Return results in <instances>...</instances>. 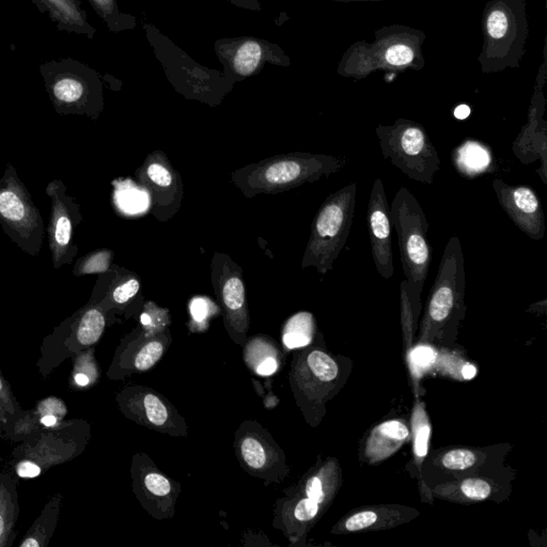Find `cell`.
I'll use <instances>...</instances> for the list:
<instances>
[{
	"label": "cell",
	"instance_id": "cell-1",
	"mask_svg": "<svg viewBox=\"0 0 547 547\" xmlns=\"http://www.w3.org/2000/svg\"><path fill=\"white\" fill-rule=\"evenodd\" d=\"M391 220L398 234L410 304L419 305L432 261L428 218L416 197L408 189L401 188L391 206Z\"/></svg>",
	"mask_w": 547,
	"mask_h": 547
},
{
	"label": "cell",
	"instance_id": "cell-2",
	"mask_svg": "<svg viewBox=\"0 0 547 547\" xmlns=\"http://www.w3.org/2000/svg\"><path fill=\"white\" fill-rule=\"evenodd\" d=\"M88 430L80 419L63 420L52 428L39 426L13 451L16 475L21 479H35L49 468L79 457L88 441Z\"/></svg>",
	"mask_w": 547,
	"mask_h": 547
},
{
	"label": "cell",
	"instance_id": "cell-3",
	"mask_svg": "<svg viewBox=\"0 0 547 547\" xmlns=\"http://www.w3.org/2000/svg\"><path fill=\"white\" fill-rule=\"evenodd\" d=\"M40 73L55 111L62 116L96 118L101 109V85L95 71L72 58L49 60Z\"/></svg>",
	"mask_w": 547,
	"mask_h": 547
},
{
	"label": "cell",
	"instance_id": "cell-4",
	"mask_svg": "<svg viewBox=\"0 0 547 547\" xmlns=\"http://www.w3.org/2000/svg\"><path fill=\"white\" fill-rule=\"evenodd\" d=\"M358 184L351 183L332 194L316 215L303 266H315L321 274L332 270L351 232Z\"/></svg>",
	"mask_w": 547,
	"mask_h": 547
},
{
	"label": "cell",
	"instance_id": "cell-5",
	"mask_svg": "<svg viewBox=\"0 0 547 547\" xmlns=\"http://www.w3.org/2000/svg\"><path fill=\"white\" fill-rule=\"evenodd\" d=\"M0 226L18 248L32 257L40 254L46 226L39 209L13 164L0 178Z\"/></svg>",
	"mask_w": 547,
	"mask_h": 547
},
{
	"label": "cell",
	"instance_id": "cell-6",
	"mask_svg": "<svg viewBox=\"0 0 547 547\" xmlns=\"http://www.w3.org/2000/svg\"><path fill=\"white\" fill-rule=\"evenodd\" d=\"M377 139L385 160L416 182L433 184L441 168L436 147L419 124L398 122L391 127H379Z\"/></svg>",
	"mask_w": 547,
	"mask_h": 547
},
{
	"label": "cell",
	"instance_id": "cell-7",
	"mask_svg": "<svg viewBox=\"0 0 547 547\" xmlns=\"http://www.w3.org/2000/svg\"><path fill=\"white\" fill-rule=\"evenodd\" d=\"M105 327L103 308L91 299L43 339L41 358L37 363L41 375L47 377L64 360L96 346Z\"/></svg>",
	"mask_w": 547,
	"mask_h": 547
},
{
	"label": "cell",
	"instance_id": "cell-8",
	"mask_svg": "<svg viewBox=\"0 0 547 547\" xmlns=\"http://www.w3.org/2000/svg\"><path fill=\"white\" fill-rule=\"evenodd\" d=\"M46 193L51 199V215L46 228L48 248L54 270H60L64 265H72L79 254L74 230L83 221V215L78 201L68 193L63 180L55 179L49 182Z\"/></svg>",
	"mask_w": 547,
	"mask_h": 547
},
{
	"label": "cell",
	"instance_id": "cell-9",
	"mask_svg": "<svg viewBox=\"0 0 547 547\" xmlns=\"http://www.w3.org/2000/svg\"><path fill=\"white\" fill-rule=\"evenodd\" d=\"M493 189L503 211L521 231L539 240L545 235L546 223L543 202L526 185H511L495 179Z\"/></svg>",
	"mask_w": 547,
	"mask_h": 547
},
{
	"label": "cell",
	"instance_id": "cell-10",
	"mask_svg": "<svg viewBox=\"0 0 547 547\" xmlns=\"http://www.w3.org/2000/svg\"><path fill=\"white\" fill-rule=\"evenodd\" d=\"M366 221H368L371 251L376 271L383 278L390 279L395 273L391 206L388 204L385 185L380 178H377L372 186Z\"/></svg>",
	"mask_w": 547,
	"mask_h": 547
},
{
	"label": "cell",
	"instance_id": "cell-11",
	"mask_svg": "<svg viewBox=\"0 0 547 547\" xmlns=\"http://www.w3.org/2000/svg\"><path fill=\"white\" fill-rule=\"evenodd\" d=\"M34 413L26 412L13 395V388L0 371V437L21 442L39 428Z\"/></svg>",
	"mask_w": 547,
	"mask_h": 547
},
{
	"label": "cell",
	"instance_id": "cell-12",
	"mask_svg": "<svg viewBox=\"0 0 547 547\" xmlns=\"http://www.w3.org/2000/svg\"><path fill=\"white\" fill-rule=\"evenodd\" d=\"M41 13H48L58 30L93 39L96 29L87 19L80 0H32Z\"/></svg>",
	"mask_w": 547,
	"mask_h": 547
},
{
	"label": "cell",
	"instance_id": "cell-13",
	"mask_svg": "<svg viewBox=\"0 0 547 547\" xmlns=\"http://www.w3.org/2000/svg\"><path fill=\"white\" fill-rule=\"evenodd\" d=\"M19 484L13 475L0 472V547L13 546L20 517Z\"/></svg>",
	"mask_w": 547,
	"mask_h": 547
},
{
	"label": "cell",
	"instance_id": "cell-14",
	"mask_svg": "<svg viewBox=\"0 0 547 547\" xmlns=\"http://www.w3.org/2000/svg\"><path fill=\"white\" fill-rule=\"evenodd\" d=\"M409 432L408 426L399 420H390L376 426L372 432L366 456L374 461H381L392 455L404 441L408 439Z\"/></svg>",
	"mask_w": 547,
	"mask_h": 547
},
{
	"label": "cell",
	"instance_id": "cell-15",
	"mask_svg": "<svg viewBox=\"0 0 547 547\" xmlns=\"http://www.w3.org/2000/svg\"><path fill=\"white\" fill-rule=\"evenodd\" d=\"M451 158L459 173L467 179L488 172L493 162L489 147L475 140L465 141L452 152Z\"/></svg>",
	"mask_w": 547,
	"mask_h": 547
},
{
	"label": "cell",
	"instance_id": "cell-16",
	"mask_svg": "<svg viewBox=\"0 0 547 547\" xmlns=\"http://www.w3.org/2000/svg\"><path fill=\"white\" fill-rule=\"evenodd\" d=\"M63 496L56 494L51 497L39 516L26 534L21 547H46L56 529Z\"/></svg>",
	"mask_w": 547,
	"mask_h": 547
},
{
	"label": "cell",
	"instance_id": "cell-17",
	"mask_svg": "<svg viewBox=\"0 0 547 547\" xmlns=\"http://www.w3.org/2000/svg\"><path fill=\"white\" fill-rule=\"evenodd\" d=\"M314 321L309 314L294 316L288 322L283 332V343L288 349H298L308 346L313 339Z\"/></svg>",
	"mask_w": 547,
	"mask_h": 547
},
{
	"label": "cell",
	"instance_id": "cell-18",
	"mask_svg": "<svg viewBox=\"0 0 547 547\" xmlns=\"http://www.w3.org/2000/svg\"><path fill=\"white\" fill-rule=\"evenodd\" d=\"M92 8L105 21L109 30L122 31L132 29L135 23L130 16L120 13L116 0H88Z\"/></svg>",
	"mask_w": 547,
	"mask_h": 547
},
{
	"label": "cell",
	"instance_id": "cell-19",
	"mask_svg": "<svg viewBox=\"0 0 547 547\" xmlns=\"http://www.w3.org/2000/svg\"><path fill=\"white\" fill-rule=\"evenodd\" d=\"M114 253L109 249L92 251L89 255L81 257L75 262L73 275L83 277L92 274H104L109 270L113 261Z\"/></svg>",
	"mask_w": 547,
	"mask_h": 547
},
{
	"label": "cell",
	"instance_id": "cell-20",
	"mask_svg": "<svg viewBox=\"0 0 547 547\" xmlns=\"http://www.w3.org/2000/svg\"><path fill=\"white\" fill-rule=\"evenodd\" d=\"M262 57H264V48L259 43L246 42L235 54L233 59L235 72L242 76L253 74L258 69Z\"/></svg>",
	"mask_w": 547,
	"mask_h": 547
},
{
	"label": "cell",
	"instance_id": "cell-21",
	"mask_svg": "<svg viewBox=\"0 0 547 547\" xmlns=\"http://www.w3.org/2000/svg\"><path fill=\"white\" fill-rule=\"evenodd\" d=\"M223 302L230 314H242L245 308V287L240 278L227 279L223 287Z\"/></svg>",
	"mask_w": 547,
	"mask_h": 547
},
{
	"label": "cell",
	"instance_id": "cell-22",
	"mask_svg": "<svg viewBox=\"0 0 547 547\" xmlns=\"http://www.w3.org/2000/svg\"><path fill=\"white\" fill-rule=\"evenodd\" d=\"M314 374L323 382H332L338 375V366L331 357L321 351H314L307 359Z\"/></svg>",
	"mask_w": 547,
	"mask_h": 547
},
{
	"label": "cell",
	"instance_id": "cell-23",
	"mask_svg": "<svg viewBox=\"0 0 547 547\" xmlns=\"http://www.w3.org/2000/svg\"><path fill=\"white\" fill-rule=\"evenodd\" d=\"M431 428L429 421L426 420L424 412L415 413L414 416V436H415V453L418 458H425L428 453Z\"/></svg>",
	"mask_w": 547,
	"mask_h": 547
},
{
	"label": "cell",
	"instance_id": "cell-24",
	"mask_svg": "<svg viewBox=\"0 0 547 547\" xmlns=\"http://www.w3.org/2000/svg\"><path fill=\"white\" fill-rule=\"evenodd\" d=\"M164 353V347L160 341H150L145 344L137 353L134 358V368L139 371H146L152 368Z\"/></svg>",
	"mask_w": 547,
	"mask_h": 547
},
{
	"label": "cell",
	"instance_id": "cell-25",
	"mask_svg": "<svg viewBox=\"0 0 547 547\" xmlns=\"http://www.w3.org/2000/svg\"><path fill=\"white\" fill-rule=\"evenodd\" d=\"M144 410L147 420L153 425L164 426L169 419V412L165 404L152 393L144 399Z\"/></svg>",
	"mask_w": 547,
	"mask_h": 547
},
{
	"label": "cell",
	"instance_id": "cell-26",
	"mask_svg": "<svg viewBox=\"0 0 547 547\" xmlns=\"http://www.w3.org/2000/svg\"><path fill=\"white\" fill-rule=\"evenodd\" d=\"M240 450H242V456L245 462L249 465L251 468L261 469L264 468L266 463V455L264 446L261 442L255 439H245L240 445Z\"/></svg>",
	"mask_w": 547,
	"mask_h": 547
},
{
	"label": "cell",
	"instance_id": "cell-27",
	"mask_svg": "<svg viewBox=\"0 0 547 547\" xmlns=\"http://www.w3.org/2000/svg\"><path fill=\"white\" fill-rule=\"evenodd\" d=\"M140 283L135 278L127 279L122 282L116 284L108 294L105 302L111 300L114 304L122 305L127 304L130 299H132L137 292L139 291Z\"/></svg>",
	"mask_w": 547,
	"mask_h": 547
},
{
	"label": "cell",
	"instance_id": "cell-28",
	"mask_svg": "<svg viewBox=\"0 0 547 547\" xmlns=\"http://www.w3.org/2000/svg\"><path fill=\"white\" fill-rule=\"evenodd\" d=\"M69 409L65 403L57 397H47L45 400L38 403L36 409L32 410V413L36 416L37 419L39 420L42 416L53 415L59 420H65L67 417Z\"/></svg>",
	"mask_w": 547,
	"mask_h": 547
},
{
	"label": "cell",
	"instance_id": "cell-29",
	"mask_svg": "<svg viewBox=\"0 0 547 547\" xmlns=\"http://www.w3.org/2000/svg\"><path fill=\"white\" fill-rule=\"evenodd\" d=\"M442 463L448 469L465 470L473 467L475 463V457L469 450H452L442 457Z\"/></svg>",
	"mask_w": 547,
	"mask_h": 547
},
{
	"label": "cell",
	"instance_id": "cell-30",
	"mask_svg": "<svg viewBox=\"0 0 547 547\" xmlns=\"http://www.w3.org/2000/svg\"><path fill=\"white\" fill-rule=\"evenodd\" d=\"M464 495L474 501H484L491 495V485L484 480L467 479L461 485Z\"/></svg>",
	"mask_w": 547,
	"mask_h": 547
},
{
	"label": "cell",
	"instance_id": "cell-31",
	"mask_svg": "<svg viewBox=\"0 0 547 547\" xmlns=\"http://www.w3.org/2000/svg\"><path fill=\"white\" fill-rule=\"evenodd\" d=\"M145 484L153 495L167 496L171 493V483L160 474L151 473L147 475L145 479Z\"/></svg>",
	"mask_w": 547,
	"mask_h": 547
},
{
	"label": "cell",
	"instance_id": "cell-32",
	"mask_svg": "<svg viewBox=\"0 0 547 547\" xmlns=\"http://www.w3.org/2000/svg\"><path fill=\"white\" fill-rule=\"evenodd\" d=\"M377 521V514L372 511H365L354 514L346 523V528L349 532H359L366 528H369Z\"/></svg>",
	"mask_w": 547,
	"mask_h": 547
},
{
	"label": "cell",
	"instance_id": "cell-33",
	"mask_svg": "<svg viewBox=\"0 0 547 547\" xmlns=\"http://www.w3.org/2000/svg\"><path fill=\"white\" fill-rule=\"evenodd\" d=\"M508 29V19L502 11L495 10L489 16L488 30L494 39H501L506 35Z\"/></svg>",
	"mask_w": 547,
	"mask_h": 547
},
{
	"label": "cell",
	"instance_id": "cell-34",
	"mask_svg": "<svg viewBox=\"0 0 547 547\" xmlns=\"http://www.w3.org/2000/svg\"><path fill=\"white\" fill-rule=\"evenodd\" d=\"M413 58L414 53L412 49L407 46H392L388 49L386 53L387 63L392 65H397V67L408 64L410 62H412Z\"/></svg>",
	"mask_w": 547,
	"mask_h": 547
},
{
	"label": "cell",
	"instance_id": "cell-35",
	"mask_svg": "<svg viewBox=\"0 0 547 547\" xmlns=\"http://www.w3.org/2000/svg\"><path fill=\"white\" fill-rule=\"evenodd\" d=\"M436 355L429 347L421 346L413 349L410 354V362L418 369L428 368L435 362Z\"/></svg>",
	"mask_w": 547,
	"mask_h": 547
},
{
	"label": "cell",
	"instance_id": "cell-36",
	"mask_svg": "<svg viewBox=\"0 0 547 547\" xmlns=\"http://www.w3.org/2000/svg\"><path fill=\"white\" fill-rule=\"evenodd\" d=\"M319 511V503L310 499L300 501L295 508L294 516L299 521L308 522L313 519Z\"/></svg>",
	"mask_w": 547,
	"mask_h": 547
},
{
	"label": "cell",
	"instance_id": "cell-37",
	"mask_svg": "<svg viewBox=\"0 0 547 547\" xmlns=\"http://www.w3.org/2000/svg\"><path fill=\"white\" fill-rule=\"evenodd\" d=\"M147 176L151 179L152 182L166 188L173 183L172 173H169L168 169L160 165V164H152L147 168Z\"/></svg>",
	"mask_w": 547,
	"mask_h": 547
},
{
	"label": "cell",
	"instance_id": "cell-38",
	"mask_svg": "<svg viewBox=\"0 0 547 547\" xmlns=\"http://www.w3.org/2000/svg\"><path fill=\"white\" fill-rule=\"evenodd\" d=\"M145 199L142 198L141 193L137 190H128L122 197V204L128 211H140L144 206Z\"/></svg>",
	"mask_w": 547,
	"mask_h": 547
},
{
	"label": "cell",
	"instance_id": "cell-39",
	"mask_svg": "<svg viewBox=\"0 0 547 547\" xmlns=\"http://www.w3.org/2000/svg\"><path fill=\"white\" fill-rule=\"evenodd\" d=\"M322 488V483L318 477L311 478L307 483V486H306V493H307L308 499L321 503L324 500V493H323Z\"/></svg>",
	"mask_w": 547,
	"mask_h": 547
},
{
	"label": "cell",
	"instance_id": "cell-40",
	"mask_svg": "<svg viewBox=\"0 0 547 547\" xmlns=\"http://www.w3.org/2000/svg\"><path fill=\"white\" fill-rule=\"evenodd\" d=\"M191 316L197 322L204 321L207 316V305L202 299H196L190 306Z\"/></svg>",
	"mask_w": 547,
	"mask_h": 547
},
{
	"label": "cell",
	"instance_id": "cell-41",
	"mask_svg": "<svg viewBox=\"0 0 547 547\" xmlns=\"http://www.w3.org/2000/svg\"><path fill=\"white\" fill-rule=\"evenodd\" d=\"M277 369V360L274 358H267L257 366L256 371L262 376H270L275 374Z\"/></svg>",
	"mask_w": 547,
	"mask_h": 547
},
{
	"label": "cell",
	"instance_id": "cell-42",
	"mask_svg": "<svg viewBox=\"0 0 547 547\" xmlns=\"http://www.w3.org/2000/svg\"><path fill=\"white\" fill-rule=\"evenodd\" d=\"M238 7L246 8L249 10H260V4L257 0H228Z\"/></svg>",
	"mask_w": 547,
	"mask_h": 547
},
{
	"label": "cell",
	"instance_id": "cell-43",
	"mask_svg": "<svg viewBox=\"0 0 547 547\" xmlns=\"http://www.w3.org/2000/svg\"><path fill=\"white\" fill-rule=\"evenodd\" d=\"M462 375L464 380H473L477 375V369L473 365H465L462 368Z\"/></svg>",
	"mask_w": 547,
	"mask_h": 547
},
{
	"label": "cell",
	"instance_id": "cell-44",
	"mask_svg": "<svg viewBox=\"0 0 547 547\" xmlns=\"http://www.w3.org/2000/svg\"><path fill=\"white\" fill-rule=\"evenodd\" d=\"M470 113H472V111H470L469 106L467 105H459L456 108L455 111V117L459 120H464L469 117Z\"/></svg>",
	"mask_w": 547,
	"mask_h": 547
},
{
	"label": "cell",
	"instance_id": "cell-45",
	"mask_svg": "<svg viewBox=\"0 0 547 547\" xmlns=\"http://www.w3.org/2000/svg\"><path fill=\"white\" fill-rule=\"evenodd\" d=\"M141 323L144 325H149L150 323H151L150 316H147V315H142L141 316Z\"/></svg>",
	"mask_w": 547,
	"mask_h": 547
}]
</instances>
